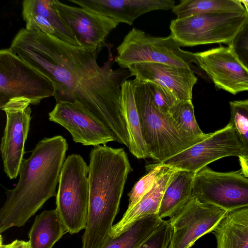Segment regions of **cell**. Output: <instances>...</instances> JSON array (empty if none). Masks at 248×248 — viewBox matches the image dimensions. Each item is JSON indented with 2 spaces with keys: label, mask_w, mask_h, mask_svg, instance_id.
I'll return each mask as SVG.
<instances>
[{
  "label": "cell",
  "mask_w": 248,
  "mask_h": 248,
  "mask_svg": "<svg viewBox=\"0 0 248 248\" xmlns=\"http://www.w3.org/2000/svg\"><path fill=\"white\" fill-rule=\"evenodd\" d=\"M10 48L53 83L56 103L78 102L126 145L129 136L122 108L121 86L130 73L113 70L111 60L100 66L99 51L88 50L40 31L20 29Z\"/></svg>",
  "instance_id": "obj_1"
},
{
  "label": "cell",
  "mask_w": 248,
  "mask_h": 248,
  "mask_svg": "<svg viewBox=\"0 0 248 248\" xmlns=\"http://www.w3.org/2000/svg\"><path fill=\"white\" fill-rule=\"evenodd\" d=\"M62 136L45 138L36 145L28 159H24L15 187L6 191L0 209V232L24 226L44 203L56 196V189L68 150Z\"/></svg>",
  "instance_id": "obj_2"
},
{
  "label": "cell",
  "mask_w": 248,
  "mask_h": 248,
  "mask_svg": "<svg viewBox=\"0 0 248 248\" xmlns=\"http://www.w3.org/2000/svg\"><path fill=\"white\" fill-rule=\"evenodd\" d=\"M89 157V205L82 248H101L110 236L132 168L123 148L94 146Z\"/></svg>",
  "instance_id": "obj_3"
},
{
  "label": "cell",
  "mask_w": 248,
  "mask_h": 248,
  "mask_svg": "<svg viewBox=\"0 0 248 248\" xmlns=\"http://www.w3.org/2000/svg\"><path fill=\"white\" fill-rule=\"evenodd\" d=\"M136 105L141 132L149 158L161 163L206 138L182 129L170 114L160 113L155 108L148 83L133 79Z\"/></svg>",
  "instance_id": "obj_4"
},
{
  "label": "cell",
  "mask_w": 248,
  "mask_h": 248,
  "mask_svg": "<svg viewBox=\"0 0 248 248\" xmlns=\"http://www.w3.org/2000/svg\"><path fill=\"white\" fill-rule=\"evenodd\" d=\"M89 167L82 157L73 154L65 159L56 196V210L67 232L85 230L89 199Z\"/></svg>",
  "instance_id": "obj_5"
},
{
  "label": "cell",
  "mask_w": 248,
  "mask_h": 248,
  "mask_svg": "<svg viewBox=\"0 0 248 248\" xmlns=\"http://www.w3.org/2000/svg\"><path fill=\"white\" fill-rule=\"evenodd\" d=\"M248 20L247 12H217L172 20L170 35L180 46L210 44L228 46Z\"/></svg>",
  "instance_id": "obj_6"
},
{
  "label": "cell",
  "mask_w": 248,
  "mask_h": 248,
  "mask_svg": "<svg viewBox=\"0 0 248 248\" xmlns=\"http://www.w3.org/2000/svg\"><path fill=\"white\" fill-rule=\"evenodd\" d=\"M170 35L154 37L143 31L133 28L117 47L115 62L122 68L135 63L154 62L189 68L197 64L194 53L182 49Z\"/></svg>",
  "instance_id": "obj_7"
},
{
  "label": "cell",
  "mask_w": 248,
  "mask_h": 248,
  "mask_svg": "<svg viewBox=\"0 0 248 248\" xmlns=\"http://www.w3.org/2000/svg\"><path fill=\"white\" fill-rule=\"evenodd\" d=\"M52 82L16 55L10 48L0 51V108L10 99H28L36 105L53 96Z\"/></svg>",
  "instance_id": "obj_8"
},
{
  "label": "cell",
  "mask_w": 248,
  "mask_h": 248,
  "mask_svg": "<svg viewBox=\"0 0 248 248\" xmlns=\"http://www.w3.org/2000/svg\"><path fill=\"white\" fill-rule=\"evenodd\" d=\"M192 196L227 212L248 207V178L240 170L217 172L206 166L194 174Z\"/></svg>",
  "instance_id": "obj_9"
},
{
  "label": "cell",
  "mask_w": 248,
  "mask_h": 248,
  "mask_svg": "<svg viewBox=\"0 0 248 248\" xmlns=\"http://www.w3.org/2000/svg\"><path fill=\"white\" fill-rule=\"evenodd\" d=\"M243 147L234 127L229 123L202 140L163 161L165 166L178 170L196 173L220 158L243 155Z\"/></svg>",
  "instance_id": "obj_10"
},
{
  "label": "cell",
  "mask_w": 248,
  "mask_h": 248,
  "mask_svg": "<svg viewBox=\"0 0 248 248\" xmlns=\"http://www.w3.org/2000/svg\"><path fill=\"white\" fill-rule=\"evenodd\" d=\"M227 212L192 196L170 217L172 236L169 248H190L200 237L212 232Z\"/></svg>",
  "instance_id": "obj_11"
},
{
  "label": "cell",
  "mask_w": 248,
  "mask_h": 248,
  "mask_svg": "<svg viewBox=\"0 0 248 248\" xmlns=\"http://www.w3.org/2000/svg\"><path fill=\"white\" fill-rule=\"evenodd\" d=\"M31 105L28 99L16 97L0 108L5 112L6 119L0 150L3 170L10 179L17 177L24 159L31 120Z\"/></svg>",
  "instance_id": "obj_12"
},
{
  "label": "cell",
  "mask_w": 248,
  "mask_h": 248,
  "mask_svg": "<svg viewBox=\"0 0 248 248\" xmlns=\"http://www.w3.org/2000/svg\"><path fill=\"white\" fill-rule=\"evenodd\" d=\"M48 118L65 128L75 143L94 147L115 141L109 127L78 102L56 103Z\"/></svg>",
  "instance_id": "obj_13"
},
{
  "label": "cell",
  "mask_w": 248,
  "mask_h": 248,
  "mask_svg": "<svg viewBox=\"0 0 248 248\" xmlns=\"http://www.w3.org/2000/svg\"><path fill=\"white\" fill-rule=\"evenodd\" d=\"M200 66L218 89L233 94L248 91V70L230 46L194 53Z\"/></svg>",
  "instance_id": "obj_14"
},
{
  "label": "cell",
  "mask_w": 248,
  "mask_h": 248,
  "mask_svg": "<svg viewBox=\"0 0 248 248\" xmlns=\"http://www.w3.org/2000/svg\"><path fill=\"white\" fill-rule=\"evenodd\" d=\"M51 5L70 28L80 47L99 51L109 33L119 24L114 20L82 7L72 6L57 0Z\"/></svg>",
  "instance_id": "obj_15"
},
{
  "label": "cell",
  "mask_w": 248,
  "mask_h": 248,
  "mask_svg": "<svg viewBox=\"0 0 248 248\" xmlns=\"http://www.w3.org/2000/svg\"><path fill=\"white\" fill-rule=\"evenodd\" d=\"M127 69L130 76L141 82L161 85L180 101L192 100L193 88L198 79L190 67L143 62L133 64Z\"/></svg>",
  "instance_id": "obj_16"
},
{
  "label": "cell",
  "mask_w": 248,
  "mask_h": 248,
  "mask_svg": "<svg viewBox=\"0 0 248 248\" xmlns=\"http://www.w3.org/2000/svg\"><path fill=\"white\" fill-rule=\"evenodd\" d=\"M80 7L108 17L118 24L129 25L140 16L155 10H168L175 6L172 0H68Z\"/></svg>",
  "instance_id": "obj_17"
},
{
  "label": "cell",
  "mask_w": 248,
  "mask_h": 248,
  "mask_svg": "<svg viewBox=\"0 0 248 248\" xmlns=\"http://www.w3.org/2000/svg\"><path fill=\"white\" fill-rule=\"evenodd\" d=\"M22 15L27 30L40 31L80 47L75 34L51 5V0H25Z\"/></svg>",
  "instance_id": "obj_18"
},
{
  "label": "cell",
  "mask_w": 248,
  "mask_h": 248,
  "mask_svg": "<svg viewBox=\"0 0 248 248\" xmlns=\"http://www.w3.org/2000/svg\"><path fill=\"white\" fill-rule=\"evenodd\" d=\"M177 170L168 167L137 205L129 212H125L122 219L113 225L110 236H118L142 218L158 214L164 191Z\"/></svg>",
  "instance_id": "obj_19"
},
{
  "label": "cell",
  "mask_w": 248,
  "mask_h": 248,
  "mask_svg": "<svg viewBox=\"0 0 248 248\" xmlns=\"http://www.w3.org/2000/svg\"><path fill=\"white\" fill-rule=\"evenodd\" d=\"M120 99L129 136V150L138 158H149V152L142 134L133 80H125L122 83Z\"/></svg>",
  "instance_id": "obj_20"
},
{
  "label": "cell",
  "mask_w": 248,
  "mask_h": 248,
  "mask_svg": "<svg viewBox=\"0 0 248 248\" xmlns=\"http://www.w3.org/2000/svg\"><path fill=\"white\" fill-rule=\"evenodd\" d=\"M212 232L217 248H248V207L228 212Z\"/></svg>",
  "instance_id": "obj_21"
},
{
  "label": "cell",
  "mask_w": 248,
  "mask_h": 248,
  "mask_svg": "<svg viewBox=\"0 0 248 248\" xmlns=\"http://www.w3.org/2000/svg\"><path fill=\"white\" fill-rule=\"evenodd\" d=\"M194 173L177 170L167 186L158 215L163 219L170 217L192 197Z\"/></svg>",
  "instance_id": "obj_22"
},
{
  "label": "cell",
  "mask_w": 248,
  "mask_h": 248,
  "mask_svg": "<svg viewBox=\"0 0 248 248\" xmlns=\"http://www.w3.org/2000/svg\"><path fill=\"white\" fill-rule=\"evenodd\" d=\"M57 210H45L37 215L29 232L31 248H52L64 234Z\"/></svg>",
  "instance_id": "obj_23"
},
{
  "label": "cell",
  "mask_w": 248,
  "mask_h": 248,
  "mask_svg": "<svg viewBox=\"0 0 248 248\" xmlns=\"http://www.w3.org/2000/svg\"><path fill=\"white\" fill-rule=\"evenodd\" d=\"M158 214L138 221L118 236H109L101 248H138L160 225L162 221Z\"/></svg>",
  "instance_id": "obj_24"
},
{
  "label": "cell",
  "mask_w": 248,
  "mask_h": 248,
  "mask_svg": "<svg viewBox=\"0 0 248 248\" xmlns=\"http://www.w3.org/2000/svg\"><path fill=\"white\" fill-rule=\"evenodd\" d=\"M172 10L177 19L217 12H247L239 0H183Z\"/></svg>",
  "instance_id": "obj_25"
},
{
  "label": "cell",
  "mask_w": 248,
  "mask_h": 248,
  "mask_svg": "<svg viewBox=\"0 0 248 248\" xmlns=\"http://www.w3.org/2000/svg\"><path fill=\"white\" fill-rule=\"evenodd\" d=\"M168 167L161 163L146 166L148 172L141 178L128 193L129 204L126 213L131 211L154 186Z\"/></svg>",
  "instance_id": "obj_26"
},
{
  "label": "cell",
  "mask_w": 248,
  "mask_h": 248,
  "mask_svg": "<svg viewBox=\"0 0 248 248\" xmlns=\"http://www.w3.org/2000/svg\"><path fill=\"white\" fill-rule=\"evenodd\" d=\"M230 123L243 148V155H248V99L230 102Z\"/></svg>",
  "instance_id": "obj_27"
},
{
  "label": "cell",
  "mask_w": 248,
  "mask_h": 248,
  "mask_svg": "<svg viewBox=\"0 0 248 248\" xmlns=\"http://www.w3.org/2000/svg\"><path fill=\"white\" fill-rule=\"evenodd\" d=\"M169 114L186 132L196 136L204 134L196 120L192 100L180 101L170 109Z\"/></svg>",
  "instance_id": "obj_28"
},
{
  "label": "cell",
  "mask_w": 248,
  "mask_h": 248,
  "mask_svg": "<svg viewBox=\"0 0 248 248\" xmlns=\"http://www.w3.org/2000/svg\"><path fill=\"white\" fill-rule=\"evenodd\" d=\"M148 83L155 108L162 114H170V109L181 101L167 88L156 84Z\"/></svg>",
  "instance_id": "obj_29"
},
{
  "label": "cell",
  "mask_w": 248,
  "mask_h": 248,
  "mask_svg": "<svg viewBox=\"0 0 248 248\" xmlns=\"http://www.w3.org/2000/svg\"><path fill=\"white\" fill-rule=\"evenodd\" d=\"M172 230L168 221L162 220L156 230L138 248H169Z\"/></svg>",
  "instance_id": "obj_30"
},
{
  "label": "cell",
  "mask_w": 248,
  "mask_h": 248,
  "mask_svg": "<svg viewBox=\"0 0 248 248\" xmlns=\"http://www.w3.org/2000/svg\"><path fill=\"white\" fill-rule=\"evenodd\" d=\"M229 46L248 70V20L235 34Z\"/></svg>",
  "instance_id": "obj_31"
},
{
  "label": "cell",
  "mask_w": 248,
  "mask_h": 248,
  "mask_svg": "<svg viewBox=\"0 0 248 248\" xmlns=\"http://www.w3.org/2000/svg\"><path fill=\"white\" fill-rule=\"evenodd\" d=\"M0 248H31L29 241L15 240L8 244H3L1 242Z\"/></svg>",
  "instance_id": "obj_32"
},
{
  "label": "cell",
  "mask_w": 248,
  "mask_h": 248,
  "mask_svg": "<svg viewBox=\"0 0 248 248\" xmlns=\"http://www.w3.org/2000/svg\"><path fill=\"white\" fill-rule=\"evenodd\" d=\"M241 167L240 171L242 175L248 178V155H242L238 156Z\"/></svg>",
  "instance_id": "obj_33"
},
{
  "label": "cell",
  "mask_w": 248,
  "mask_h": 248,
  "mask_svg": "<svg viewBox=\"0 0 248 248\" xmlns=\"http://www.w3.org/2000/svg\"><path fill=\"white\" fill-rule=\"evenodd\" d=\"M242 4H243V6L246 10V11L248 14V0H239Z\"/></svg>",
  "instance_id": "obj_34"
}]
</instances>
